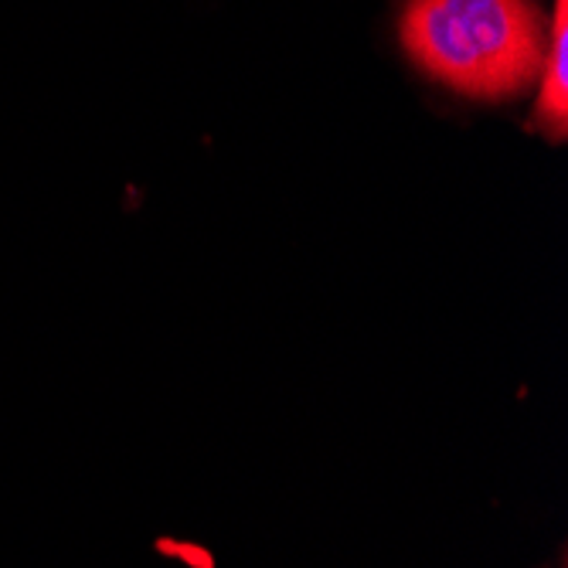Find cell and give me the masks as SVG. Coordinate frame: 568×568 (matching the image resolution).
I'll list each match as a JSON object with an SVG mask.
<instances>
[{
    "label": "cell",
    "instance_id": "cell-1",
    "mask_svg": "<svg viewBox=\"0 0 568 568\" xmlns=\"http://www.w3.org/2000/svg\"><path fill=\"white\" fill-rule=\"evenodd\" d=\"M398 38L429 79L490 102L531 89L548 41L535 0H405Z\"/></svg>",
    "mask_w": 568,
    "mask_h": 568
},
{
    "label": "cell",
    "instance_id": "cell-2",
    "mask_svg": "<svg viewBox=\"0 0 568 568\" xmlns=\"http://www.w3.org/2000/svg\"><path fill=\"white\" fill-rule=\"evenodd\" d=\"M551 41H545V59L538 69V102L531 126L561 143L568 133V0H555Z\"/></svg>",
    "mask_w": 568,
    "mask_h": 568
}]
</instances>
